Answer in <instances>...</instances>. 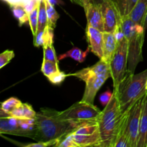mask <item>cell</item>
Segmentation results:
<instances>
[{"instance_id":"1","label":"cell","mask_w":147,"mask_h":147,"mask_svg":"<svg viewBox=\"0 0 147 147\" xmlns=\"http://www.w3.org/2000/svg\"><path fill=\"white\" fill-rule=\"evenodd\" d=\"M36 142L59 140L73 131L76 127L60 115V111L48 108H42L35 117Z\"/></svg>"},{"instance_id":"2","label":"cell","mask_w":147,"mask_h":147,"mask_svg":"<svg viewBox=\"0 0 147 147\" xmlns=\"http://www.w3.org/2000/svg\"><path fill=\"white\" fill-rule=\"evenodd\" d=\"M128 111L129 110L125 113L121 111L117 93L113 90L111 99L98 119L101 134V147H113L118 132Z\"/></svg>"},{"instance_id":"3","label":"cell","mask_w":147,"mask_h":147,"mask_svg":"<svg viewBox=\"0 0 147 147\" xmlns=\"http://www.w3.org/2000/svg\"><path fill=\"white\" fill-rule=\"evenodd\" d=\"M147 69L138 74L128 73L117 88L119 104L123 113L127 111L139 99L146 93Z\"/></svg>"},{"instance_id":"4","label":"cell","mask_w":147,"mask_h":147,"mask_svg":"<svg viewBox=\"0 0 147 147\" xmlns=\"http://www.w3.org/2000/svg\"><path fill=\"white\" fill-rule=\"evenodd\" d=\"M121 30L129 47L128 73H134L136 66L143 61L142 49L145 30L143 26L134 22L129 16L122 17Z\"/></svg>"},{"instance_id":"5","label":"cell","mask_w":147,"mask_h":147,"mask_svg":"<svg viewBox=\"0 0 147 147\" xmlns=\"http://www.w3.org/2000/svg\"><path fill=\"white\" fill-rule=\"evenodd\" d=\"M100 113V109L93 104L80 100L66 110L60 111V115L77 128L85 123L98 121Z\"/></svg>"},{"instance_id":"6","label":"cell","mask_w":147,"mask_h":147,"mask_svg":"<svg viewBox=\"0 0 147 147\" xmlns=\"http://www.w3.org/2000/svg\"><path fill=\"white\" fill-rule=\"evenodd\" d=\"M128 61H129V47L126 37L119 40L117 50L110 63L111 78L113 83V88H117L121 82L127 76Z\"/></svg>"},{"instance_id":"7","label":"cell","mask_w":147,"mask_h":147,"mask_svg":"<svg viewBox=\"0 0 147 147\" xmlns=\"http://www.w3.org/2000/svg\"><path fill=\"white\" fill-rule=\"evenodd\" d=\"M70 134L78 147H101L102 139L98 121L83 123Z\"/></svg>"},{"instance_id":"8","label":"cell","mask_w":147,"mask_h":147,"mask_svg":"<svg viewBox=\"0 0 147 147\" xmlns=\"http://www.w3.org/2000/svg\"><path fill=\"white\" fill-rule=\"evenodd\" d=\"M100 6L104 32L117 33L121 30L122 15L114 0H106Z\"/></svg>"},{"instance_id":"9","label":"cell","mask_w":147,"mask_h":147,"mask_svg":"<svg viewBox=\"0 0 147 147\" xmlns=\"http://www.w3.org/2000/svg\"><path fill=\"white\" fill-rule=\"evenodd\" d=\"M144 96L141 98L140 99H139L129 109L127 126L131 147L137 146V141L138 137H139V126H140L141 115H142Z\"/></svg>"},{"instance_id":"10","label":"cell","mask_w":147,"mask_h":147,"mask_svg":"<svg viewBox=\"0 0 147 147\" xmlns=\"http://www.w3.org/2000/svg\"><path fill=\"white\" fill-rule=\"evenodd\" d=\"M109 78H111V70L92 76L85 80L86 88H85L84 94L81 99L82 101L93 104L95 97H96L98 91L100 90L102 86L104 84L106 80Z\"/></svg>"},{"instance_id":"11","label":"cell","mask_w":147,"mask_h":147,"mask_svg":"<svg viewBox=\"0 0 147 147\" xmlns=\"http://www.w3.org/2000/svg\"><path fill=\"white\" fill-rule=\"evenodd\" d=\"M86 32L90 51L102 60L103 56V32L89 25L86 27Z\"/></svg>"},{"instance_id":"12","label":"cell","mask_w":147,"mask_h":147,"mask_svg":"<svg viewBox=\"0 0 147 147\" xmlns=\"http://www.w3.org/2000/svg\"><path fill=\"white\" fill-rule=\"evenodd\" d=\"M84 9L87 19V25L104 32V23L100 6L90 2Z\"/></svg>"},{"instance_id":"13","label":"cell","mask_w":147,"mask_h":147,"mask_svg":"<svg viewBox=\"0 0 147 147\" xmlns=\"http://www.w3.org/2000/svg\"><path fill=\"white\" fill-rule=\"evenodd\" d=\"M0 133L27 137V134L20 125V119L11 116L0 118Z\"/></svg>"},{"instance_id":"14","label":"cell","mask_w":147,"mask_h":147,"mask_svg":"<svg viewBox=\"0 0 147 147\" xmlns=\"http://www.w3.org/2000/svg\"><path fill=\"white\" fill-rule=\"evenodd\" d=\"M103 56L102 60L110 65L118 47L119 40L115 32H103Z\"/></svg>"},{"instance_id":"15","label":"cell","mask_w":147,"mask_h":147,"mask_svg":"<svg viewBox=\"0 0 147 147\" xmlns=\"http://www.w3.org/2000/svg\"><path fill=\"white\" fill-rule=\"evenodd\" d=\"M109 70H111L110 65L103 61V60H100L93 65L82 69V70H79L76 73L70 74V76H75L77 78L85 82V80H87L89 78L92 77V76L99 75L100 73L109 71Z\"/></svg>"},{"instance_id":"16","label":"cell","mask_w":147,"mask_h":147,"mask_svg":"<svg viewBox=\"0 0 147 147\" xmlns=\"http://www.w3.org/2000/svg\"><path fill=\"white\" fill-rule=\"evenodd\" d=\"M136 147H147V92L144 96Z\"/></svg>"},{"instance_id":"17","label":"cell","mask_w":147,"mask_h":147,"mask_svg":"<svg viewBox=\"0 0 147 147\" xmlns=\"http://www.w3.org/2000/svg\"><path fill=\"white\" fill-rule=\"evenodd\" d=\"M147 12V0H139L129 17L134 22L143 26Z\"/></svg>"},{"instance_id":"18","label":"cell","mask_w":147,"mask_h":147,"mask_svg":"<svg viewBox=\"0 0 147 147\" xmlns=\"http://www.w3.org/2000/svg\"><path fill=\"white\" fill-rule=\"evenodd\" d=\"M128 115H129V111H128L127 116L123 120V123L119 129L116 138V141L113 144V147H131L127 126Z\"/></svg>"},{"instance_id":"19","label":"cell","mask_w":147,"mask_h":147,"mask_svg":"<svg viewBox=\"0 0 147 147\" xmlns=\"http://www.w3.org/2000/svg\"><path fill=\"white\" fill-rule=\"evenodd\" d=\"M90 51V49L89 47H88V48L85 51H83L78 47H74L71 50H69L68 51L66 52L64 54L60 55L58 57V60H61L65 58H67V57H70V58L73 59L76 61L81 63L84 62L85 59L86 58Z\"/></svg>"},{"instance_id":"20","label":"cell","mask_w":147,"mask_h":147,"mask_svg":"<svg viewBox=\"0 0 147 147\" xmlns=\"http://www.w3.org/2000/svg\"><path fill=\"white\" fill-rule=\"evenodd\" d=\"M14 17L18 20L19 26L21 27L23 24L29 22V13L26 10L25 7L21 4L10 6Z\"/></svg>"},{"instance_id":"21","label":"cell","mask_w":147,"mask_h":147,"mask_svg":"<svg viewBox=\"0 0 147 147\" xmlns=\"http://www.w3.org/2000/svg\"><path fill=\"white\" fill-rule=\"evenodd\" d=\"M46 5V10L47 14V25L51 28L55 29L56 27L57 20L60 17L58 13L56 11L54 5L50 1V0H44Z\"/></svg>"},{"instance_id":"22","label":"cell","mask_w":147,"mask_h":147,"mask_svg":"<svg viewBox=\"0 0 147 147\" xmlns=\"http://www.w3.org/2000/svg\"><path fill=\"white\" fill-rule=\"evenodd\" d=\"M41 71L44 74V76H45L47 78H49L55 75L56 73L60 72V70L59 68L58 63L46 60V59H43Z\"/></svg>"},{"instance_id":"23","label":"cell","mask_w":147,"mask_h":147,"mask_svg":"<svg viewBox=\"0 0 147 147\" xmlns=\"http://www.w3.org/2000/svg\"><path fill=\"white\" fill-rule=\"evenodd\" d=\"M139 0H114L117 4L122 17L129 16Z\"/></svg>"},{"instance_id":"24","label":"cell","mask_w":147,"mask_h":147,"mask_svg":"<svg viewBox=\"0 0 147 147\" xmlns=\"http://www.w3.org/2000/svg\"><path fill=\"white\" fill-rule=\"evenodd\" d=\"M47 14L46 10L45 2L44 0H41L39 5L38 11V24H37V32L44 30L47 25Z\"/></svg>"},{"instance_id":"25","label":"cell","mask_w":147,"mask_h":147,"mask_svg":"<svg viewBox=\"0 0 147 147\" xmlns=\"http://www.w3.org/2000/svg\"><path fill=\"white\" fill-rule=\"evenodd\" d=\"M22 104V103L21 100H19L17 98L11 97L1 103V110L5 112L9 116V113L14 109L21 106Z\"/></svg>"},{"instance_id":"26","label":"cell","mask_w":147,"mask_h":147,"mask_svg":"<svg viewBox=\"0 0 147 147\" xmlns=\"http://www.w3.org/2000/svg\"><path fill=\"white\" fill-rule=\"evenodd\" d=\"M43 59L50 60V61L55 62V63H59L58 57H57L53 43H49L43 46Z\"/></svg>"},{"instance_id":"27","label":"cell","mask_w":147,"mask_h":147,"mask_svg":"<svg viewBox=\"0 0 147 147\" xmlns=\"http://www.w3.org/2000/svg\"><path fill=\"white\" fill-rule=\"evenodd\" d=\"M39 5L36 8H34L31 12L29 13V24H30V29H31L32 33L33 34V37H34V35L37 33V24H38Z\"/></svg>"},{"instance_id":"28","label":"cell","mask_w":147,"mask_h":147,"mask_svg":"<svg viewBox=\"0 0 147 147\" xmlns=\"http://www.w3.org/2000/svg\"><path fill=\"white\" fill-rule=\"evenodd\" d=\"M56 147H78L76 144L75 143L71 134L69 133L67 135L64 136L60 139L56 144Z\"/></svg>"},{"instance_id":"29","label":"cell","mask_w":147,"mask_h":147,"mask_svg":"<svg viewBox=\"0 0 147 147\" xmlns=\"http://www.w3.org/2000/svg\"><path fill=\"white\" fill-rule=\"evenodd\" d=\"M15 56L13 50H6L0 55V68H3L5 65L11 61Z\"/></svg>"},{"instance_id":"30","label":"cell","mask_w":147,"mask_h":147,"mask_svg":"<svg viewBox=\"0 0 147 147\" xmlns=\"http://www.w3.org/2000/svg\"><path fill=\"white\" fill-rule=\"evenodd\" d=\"M22 106L23 109V117H24V119H35L37 113L34 111L31 105L27 103H22Z\"/></svg>"},{"instance_id":"31","label":"cell","mask_w":147,"mask_h":147,"mask_svg":"<svg viewBox=\"0 0 147 147\" xmlns=\"http://www.w3.org/2000/svg\"><path fill=\"white\" fill-rule=\"evenodd\" d=\"M67 75H66L64 72H59V73H56L55 75L53 76L52 77L49 78L48 80L51 82L52 83L55 85H59L60 83H63L65 80V78L67 77Z\"/></svg>"},{"instance_id":"32","label":"cell","mask_w":147,"mask_h":147,"mask_svg":"<svg viewBox=\"0 0 147 147\" xmlns=\"http://www.w3.org/2000/svg\"><path fill=\"white\" fill-rule=\"evenodd\" d=\"M58 140L50 141V142H37V143L29 144L26 145L27 147H48V146H55L57 144Z\"/></svg>"},{"instance_id":"33","label":"cell","mask_w":147,"mask_h":147,"mask_svg":"<svg viewBox=\"0 0 147 147\" xmlns=\"http://www.w3.org/2000/svg\"><path fill=\"white\" fill-rule=\"evenodd\" d=\"M43 32L44 30L37 32L34 37V46L35 47H43L44 45V39H43Z\"/></svg>"},{"instance_id":"34","label":"cell","mask_w":147,"mask_h":147,"mask_svg":"<svg viewBox=\"0 0 147 147\" xmlns=\"http://www.w3.org/2000/svg\"><path fill=\"white\" fill-rule=\"evenodd\" d=\"M112 96H113V93H111L109 90H107L106 92L103 93V94H101V96H100V101L101 103V104L103 106H106L108 103H109V101L111 99Z\"/></svg>"},{"instance_id":"35","label":"cell","mask_w":147,"mask_h":147,"mask_svg":"<svg viewBox=\"0 0 147 147\" xmlns=\"http://www.w3.org/2000/svg\"><path fill=\"white\" fill-rule=\"evenodd\" d=\"M3 1L7 2L9 6L17 5V4H21V5L25 6L31 0H3ZM38 1H41V0H38Z\"/></svg>"},{"instance_id":"36","label":"cell","mask_w":147,"mask_h":147,"mask_svg":"<svg viewBox=\"0 0 147 147\" xmlns=\"http://www.w3.org/2000/svg\"><path fill=\"white\" fill-rule=\"evenodd\" d=\"M106 0H90L92 3L95 4H97V5H101L104 1H106Z\"/></svg>"},{"instance_id":"37","label":"cell","mask_w":147,"mask_h":147,"mask_svg":"<svg viewBox=\"0 0 147 147\" xmlns=\"http://www.w3.org/2000/svg\"><path fill=\"white\" fill-rule=\"evenodd\" d=\"M90 2H91V1H90V0H82V3H83V8H85V7H87L88 4Z\"/></svg>"},{"instance_id":"38","label":"cell","mask_w":147,"mask_h":147,"mask_svg":"<svg viewBox=\"0 0 147 147\" xmlns=\"http://www.w3.org/2000/svg\"><path fill=\"white\" fill-rule=\"evenodd\" d=\"M73 3H75L76 4H78V5L83 7V3H82V0H70Z\"/></svg>"},{"instance_id":"39","label":"cell","mask_w":147,"mask_h":147,"mask_svg":"<svg viewBox=\"0 0 147 147\" xmlns=\"http://www.w3.org/2000/svg\"><path fill=\"white\" fill-rule=\"evenodd\" d=\"M143 27H144V28L145 31H146V30H147V12H146V17H145L144 21Z\"/></svg>"},{"instance_id":"40","label":"cell","mask_w":147,"mask_h":147,"mask_svg":"<svg viewBox=\"0 0 147 147\" xmlns=\"http://www.w3.org/2000/svg\"><path fill=\"white\" fill-rule=\"evenodd\" d=\"M146 90L147 91V80H146Z\"/></svg>"}]
</instances>
